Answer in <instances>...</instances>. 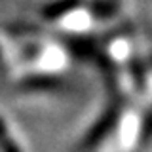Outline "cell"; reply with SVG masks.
<instances>
[{
	"instance_id": "1",
	"label": "cell",
	"mask_w": 152,
	"mask_h": 152,
	"mask_svg": "<svg viewBox=\"0 0 152 152\" xmlns=\"http://www.w3.org/2000/svg\"><path fill=\"white\" fill-rule=\"evenodd\" d=\"M0 152H27L25 141L0 118Z\"/></svg>"
}]
</instances>
